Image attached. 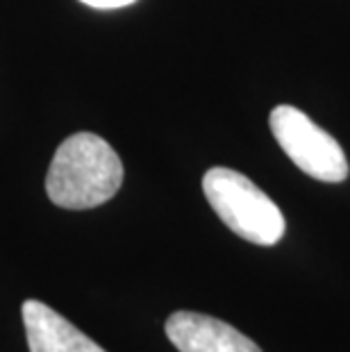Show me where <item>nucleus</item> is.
I'll list each match as a JSON object with an SVG mask.
<instances>
[{
  "mask_svg": "<svg viewBox=\"0 0 350 352\" xmlns=\"http://www.w3.org/2000/svg\"><path fill=\"white\" fill-rule=\"evenodd\" d=\"M80 3L94 7V10H118V7H128L137 0H80Z\"/></svg>",
  "mask_w": 350,
  "mask_h": 352,
  "instance_id": "nucleus-6",
  "label": "nucleus"
},
{
  "mask_svg": "<svg viewBox=\"0 0 350 352\" xmlns=\"http://www.w3.org/2000/svg\"><path fill=\"white\" fill-rule=\"evenodd\" d=\"M269 125L275 141L303 173L318 182H344L350 173L344 148L311 118L292 104H278Z\"/></svg>",
  "mask_w": 350,
  "mask_h": 352,
  "instance_id": "nucleus-3",
  "label": "nucleus"
},
{
  "mask_svg": "<svg viewBox=\"0 0 350 352\" xmlns=\"http://www.w3.org/2000/svg\"><path fill=\"white\" fill-rule=\"evenodd\" d=\"M203 191L216 216L237 236L257 245H275L285 236L280 207L239 170L210 168L203 177Z\"/></svg>",
  "mask_w": 350,
  "mask_h": 352,
  "instance_id": "nucleus-2",
  "label": "nucleus"
},
{
  "mask_svg": "<svg viewBox=\"0 0 350 352\" xmlns=\"http://www.w3.org/2000/svg\"><path fill=\"white\" fill-rule=\"evenodd\" d=\"M166 336L180 352H262L226 320L196 311H175L166 320Z\"/></svg>",
  "mask_w": 350,
  "mask_h": 352,
  "instance_id": "nucleus-4",
  "label": "nucleus"
},
{
  "mask_svg": "<svg viewBox=\"0 0 350 352\" xmlns=\"http://www.w3.org/2000/svg\"><path fill=\"white\" fill-rule=\"evenodd\" d=\"M23 325L30 352H105L62 314L39 300L23 302Z\"/></svg>",
  "mask_w": 350,
  "mask_h": 352,
  "instance_id": "nucleus-5",
  "label": "nucleus"
},
{
  "mask_svg": "<svg viewBox=\"0 0 350 352\" xmlns=\"http://www.w3.org/2000/svg\"><path fill=\"white\" fill-rule=\"evenodd\" d=\"M123 162L102 137L78 132L57 148L46 175V193L57 207L91 209L116 196Z\"/></svg>",
  "mask_w": 350,
  "mask_h": 352,
  "instance_id": "nucleus-1",
  "label": "nucleus"
}]
</instances>
